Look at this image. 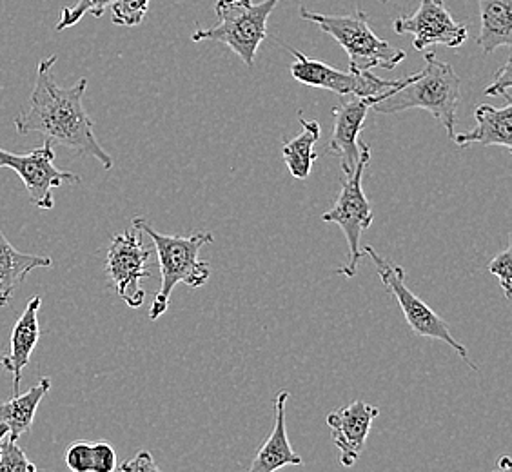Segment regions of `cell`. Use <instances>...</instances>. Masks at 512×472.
Returning a JSON list of instances; mask_svg holds the SVG:
<instances>
[{
	"label": "cell",
	"instance_id": "6da1fadb",
	"mask_svg": "<svg viewBox=\"0 0 512 472\" xmlns=\"http://www.w3.org/2000/svg\"><path fill=\"white\" fill-rule=\"evenodd\" d=\"M55 64L57 55L40 60L30 106L13 122L17 133H39L79 155L99 160L104 169L113 168V158L100 146L93 131L95 124L84 108L88 80L80 79L75 86L62 88L53 75Z\"/></svg>",
	"mask_w": 512,
	"mask_h": 472
},
{
	"label": "cell",
	"instance_id": "7a4b0ae2",
	"mask_svg": "<svg viewBox=\"0 0 512 472\" xmlns=\"http://www.w3.org/2000/svg\"><path fill=\"white\" fill-rule=\"evenodd\" d=\"M424 64L420 73L398 79V86L387 91L384 99L378 100L373 109L382 115L425 109L444 126L447 135L453 140L456 135V109L462 97V80L456 75L453 66L438 59L433 51L425 53Z\"/></svg>",
	"mask_w": 512,
	"mask_h": 472
},
{
	"label": "cell",
	"instance_id": "3957f363",
	"mask_svg": "<svg viewBox=\"0 0 512 472\" xmlns=\"http://www.w3.org/2000/svg\"><path fill=\"white\" fill-rule=\"evenodd\" d=\"M133 226L151 238L158 256L160 266V289L149 309V320H158L168 311L169 300L177 284L202 287L211 276V266L198 258L200 249L206 244H213L215 236L209 231H197L193 235H160L146 218H133Z\"/></svg>",
	"mask_w": 512,
	"mask_h": 472
},
{
	"label": "cell",
	"instance_id": "277c9868",
	"mask_svg": "<svg viewBox=\"0 0 512 472\" xmlns=\"http://www.w3.org/2000/svg\"><path fill=\"white\" fill-rule=\"evenodd\" d=\"M300 17L316 24L344 48L349 57V69L353 71L362 73L373 68L393 71L407 57L404 50L394 48L371 30L369 17L362 10H356L351 15H325L302 6Z\"/></svg>",
	"mask_w": 512,
	"mask_h": 472
},
{
	"label": "cell",
	"instance_id": "5b68a950",
	"mask_svg": "<svg viewBox=\"0 0 512 472\" xmlns=\"http://www.w3.org/2000/svg\"><path fill=\"white\" fill-rule=\"evenodd\" d=\"M280 0H217V24L197 30L193 42L215 40L235 51L247 68H253L260 44L267 39V20Z\"/></svg>",
	"mask_w": 512,
	"mask_h": 472
},
{
	"label": "cell",
	"instance_id": "8992f818",
	"mask_svg": "<svg viewBox=\"0 0 512 472\" xmlns=\"http://www.w3.org/2000/svg\"><path fill=\"white\" fill-rule=\"evenodd\" d=\"M362 253L373 260L376 273L380 276L382 284H384L385 289L393 295L394 300L400 305V309H402V313L405 316V322L411 327L414 335L444 342L451 349H454L463 362L469 365L473 371H478V365L474 364L473 360H471L469 351L451 335L449 324L445 322L444 318L438 315V313H434L433 309L425 304L422 298H418L407 287V284H405L404 267L391 264L387 258L378 255L371 246L362 247Z\"/></svg>",
	"mask_w": 512,
	"mask_h": 472
},
{
	"label": "cell",
	"instance_id": "52a82bcc",
	"mask_svg": "<svg viewBox=\"0 0 512 472\" xmlns=\"http://www.w3.org/2000/svg\"><path fill=\"white\" fill-rule=\"evenodd\" d=\"M369 162H371V148L364 144L362 157L358 160L355 171L342 178V187L336 197L335 206L322 215L324 222L336 224L344 231L345 240L349 246V262L340 269H336V275L353 278L358 273V262L364 258L360 240L365 229H369L373 224V206L362 189V180Z\"/></svg>",
	"mask_w": 512,
	"mask_h": 472
},
{
	"label": "cell",
	"instance_id": "ba28073f",
	"mask_svg": "<svg viewBox=\"0 0 512 472\" xmlns=\"http://www.w3.org/2000/svg\"><path fill=\"white\" fill-rule=\"evenodd\" d=\"M282 46L295 57V62L289 68L291 77L309 88L327 89L338 97H375L384 95L398 86V80L380 79L373 71H340L320 60L309 59L302 51L295 50L287 44Z\"/></svg>",
	"mask_w": 512,
	"mask_h": 472
},
{
	"label": "cell",
	"instance_id": "9c48e42d",
	"mask_svg": "<svg viewBox=\"0 0 512 472\" xmlns=\"http://www.w3.org/2000/svg\"><path fill=\"white\" fill-rule=\"evenodd\" d=\"M0 169H13L26 187L31 204L42 211H50L55 207V187L82 182L79 175L60 171L55 166V149L51 140H46L40 148L33 149L26 155H15L0 148Z\"/></svg>",
	"mask_w": 512,
	"mask_h": 472
},
{
	"label": "cell",
	"instance_id": "30bf717a",
	"mask_svg": "<svg viewBox=\"0 0 512 472\" xmlns=\"http://www.w3.org/2000/svg\"><path fill=\"white\" fill-rule=\"evenodd\" d=\"M151 249L144 246L140 229L133 226L111 240L106 256V273L117 295L131 307L138 309L146 302V291L140 286L144 278H149L148 262Z\"/></svg>",
	"mask_w": 512,
	"mask_h": 472
},
{
	"label": "cell",
	"instance_id": "8fae6325",
	"mask_svg": "<svg viewBox=\"0 0 512 472\" xmlns=\"http://www.w3.org/2000/svg\"><path fill=\"white\" fill-rule=\"evenodd\" d=\"M396 35H411L414 50L425 51L429 46L442 44L447 48H460L467 40L469 30L445 10L444 2L420 0V8L411 17L394 20Z\"/></svg>",
	"mask_w": 512,
	"mask_h": 472
},
{
	"label": "cell",
	"instance_id": "7c38bea8",
	"mask_svg": "<svg viewBox=\"0 0 512 472\" xmlns=\"http://www.w3.org/2000/svg\"><path fill=\"white\" fill-rule=\"evenodd\" d=\"M385 95L387 93L375 97H340V106L333 109L335 128L329 148L340 160L344 175H351L355 171L364 149V142H360V133L364 131L365 118L369 109H373L376 102L384 99Z\"/></svg>",
	"mask_w": 512,
	"mask_h": 472
},
{
	"label": "cell",
	"instance_id": "4fadbf2b",
	"mask_svg": "<svg viewBox=\"0 0 512 472\" xmlns=\"http://www.w3.org/2000/svg\"><path fill=\"white\" fill-rule=\"evenodd\" d=\"M380 409L365 404L364 400H355L338 411L327 414V425L331 429L333 443L340 451V463L344 467H353L364 453L365 442L371 431V425Z\"/></svg>",
	"mask_w": 512,
	"mask_h": 472
},
{
	"label": "cell",
	"instance_id": "5bb4252c",
	"mask_svg": "<svg viewBox=\"0 0 512 472\" xmlns=\"http://www.w3.org/2000/svg\"><path fill=\"white\" fill-rule=\"evenodd\" d=\"M42 305L40 296H33L24 313L20 315L17 324L13 327L11 333L10 353L4 356L2 365L6 367L8 373L13 374V391L19 393L20 380H22V371L24 367L30 364L31 354L40 340L39 311Z\"/></svg>",
	"mask_w": 512,
	"mask_h": 472
},
{
	"label": "cell",
	"instance_id": "9a60e30c",
	"mask_svg": "<svg viewBox=\"0 0 512 472\" xmlns=\"http://www.w3.org/2000/svg\"><path fill=\"white\" fill-rule=\"evenodd\" d=\"M289 400L287 391L276 394L275 400V427L273 433L267 438L260 451L256 454L255 462L251 463V472H273L284 469L287 465H302L304 460L300 454L293 451L286 427V404Z\"/></svg>",
	"mask_w": 512,
	"mask_h": 472
},
{
	"label": "cell",
	"instance_id": "2e32d148",
	"mask_svg": "<svg viewBox=\"0 0 512 472\" xmlns=\"http://www.w3.org/2000/svg\"><path fill=\"white\" fill-rule=\"evenodd\" d=\"M476 128L467 133L454 135L453 142L460 148L469 144H482V146H502L512 149V106L494 108L491 104H480L476 111Z\"/></svg>",
	"mask_w": 512,
	"mask_h": 472
},
{
	"label": "cell",
	"instance_id": "e0dca14e",
	"mask_svg": "<svg viewBox=\"0 0 512 472\" xmlns=\"http://www.w3.org/2000/svg\"><path fill=\"white\" fill-rule=\"evenodd\" d=\"M51 266L50 256L22 253L0 231V307L10 304L11 296L33 269H50Z\"/></svg>",
	"mask_w": 512,
	"mask_h": 472
},
{
	"label": "cell",
	"instance_id": "ac0fdd59",
	"mask_svg": "<svg viewBox=\"0 0 512 472\" xmlns=\"http://www.w3.org/2000/svg\"><path fill=\"white\" fill-rule=\"evenodd\" d=\"M482 28L478 46L485 55L512 46V0H478Z\"/></svg>",
	"mask_w": 512,
	"mask_h": 472
},
{
	"label": "cell",
	"instance_id": "d6986e66",
	"mask_svg": "<svg viewBox=\"0 0 512 472\" xmlns=\"http://www.w3.org/2000/svg\"><path fill=\"white\" fill-rule=\"evenodd\" d=\"M50 389V378H42L26 393H17L6 404H0V422L8 425L11 438L19 440L22 434L30 433L40 402L50 393Z\"/></svg>",
	"mask_w": 512,
	"mask_h": 472
},
{
	"label": "cell",
	"instance_id": "ffe728a7",
	"mask_svg": "<svg viewBox=\"0 0 512 472\" xmlns=\"http://www.w3.org/2000/svg\"><path fill=\"white\" fill-rule=\"evenodd\" d=\"M298 120H300L304 131L282 146V157H284V162H286L291 177L304 182L311 175V169H313V164H315L316 157H318L315 146L322 129H320V124L316 120H306L302 117V113L298 115Z\"/></svg>",
	"mask_w": 512,
	"mask_h": 472
},
{
	"label": "cell",
	"instance_id": "44dd1931",
	"mask_svg": "<svg viewBox=\"0 0 512 472\" xmlns=\"http://www.w3.org/2000/svg\"><path fill=\"white\" fill-rule=\"evenodd\" d=\"M113 2H115V0H79L75 6L62 10L55 30L64 31L68 30V28H73V26H77L80 20H82V17H86V15H93L95 19H100V17L106 13V10L111 8Z\"/></svg>",
	"mask_w": 512,
	"mask_h": 472
},
{
	"label": "cell",
	"instance_id": "7402d4cb",
	"mask_svg": "<svg viewBox=\"0 0 512 472\" xmlns=\"http://www.w3.org/2000/svg\"><path fill=\"white\" fill-rule=\"evenodd\" d=\"M35 472L37 465L28 460L26 453L17 445L10 434L0 442V472Z\"/></svg>",
	"mask_w": 512,
	"mask_h": 472
},
{
	"label": "cell",
	"instance_id": "603a6c76",
	"mask_svg": "<svg viewBox=\"0 0 512 472\" xmlns=\"http://www.w3.org/2000/svg\"><path fill=\"white\" fill-rule=\"evenodd\" d=\"M151 0H115L111 4V19L117 26H138L146 19Z\"/></svg>",
	"mask_w": 512,
	"mask_h": 472
},
{
	"label": "cell",
	"instance_id": "cb8c5ba5",
	"mask_svg": "<svg viewBox=\"0 0 512 472\" xmlns=\"http://www.w3.org/2000/svg\"><path fill=\"white\" fill-rule=\"evenodd\" d=\"M487 269L491 275L498 278L503 296L507 300H512V247L509 246L505 251L494 256Z\"/></svg>",
	"mask_w": 512,
	"mask_h": 472
},
{
	"label": "cell",
	"instance_id": "d4e9b609",
	"mask_svg": "<svg viewBox=\"0 0 512 472\" xmlns=\"http://www.w3.org/2000/svg\"><path fill=\"white\" fill-rule=\"evenodd\" d=\"M66 465L73 472H93V449L91 442H73L66 451Z\"/></svg>",
	"mask_w": 512,
	"mask_h": 472
},
{
	"label": "cell",
	"instance_id": "484cf974",
	"mask_svg": "<svg viewBox=\"0 0 512 472\" xmlns=\"http://www.w3.org/2000/svg\"><path fill=\"white\" fill-rule=\"evenodd\" d=\"M512 60H505L502 68L498 69V73L494 75V82L485 89L483 93L487 97H503L507 104H512Z\"/></svg>",
	"mask_w": 512,
	"mask_h": 472
},
{
	"label": "cell",
	"instance_id": "4316f807",
	"mask_svg": "<svg viewBox=\"0 0 512 472\" xmlns=\"http://www.w3.org/2000/svg\"><path fill=\"white\" fill-rule=\"evenodd\" d=\"M93 449V472H113L117 469V453L106 440L91 442Z\"/></svg>",
	"mask_w": 512,
	"mask_h": 472
},
{
	"label": "cell",
	"instance_id": "83f0119b",
	"mask_svg": "<svg viewBox=\"0 0 512 472\" xmlns=\"http://www.w3.org/2000/svg\"><path fill=\"white\" fill-rule=\"evenodd\" d=\"M120 471L124 472H157L158 467L155 460H153V454L149 451H140V453L131 458L128 462L120 465Z\"/></svg>",
	"mask_w": 512,
	"mask_h": 472
},
{
	"label": "cell",
	"instance_id": "f1b7e54d",
	"mask_svg": "<svg viewBox=\"0 0 512 472\" xmlns=\"http://www.w3.org/2000/svg\"><path fill=\"white\" fill-rule=\"evenodd\" d=\"M511 467V458H509V456H502V458H500V462H498V469H503V471H509Z\"/></svg>",
	"mask_w": 512,
	"mask_h": 472
},
{
	"label": "cell",
	"instance_id": "f546056e",
	"mask_svg": "<svg viewBox=\"0 0 512 472\" xmlns=\"http://www.w3.org/2000/svg\"><path fill=\"white\" fill-rule=\"evenodd\" d=\"M8 434H10L8 425H4V423L0 422V442H2V438H4V436H8Z\"/></svg>",
	"mask_w": 512,
	"mask_h": 472
},
{
	"label": "cell",
	"instance_id": "4dcf8cb0",
	"mask_svg": "<svg viewBox=\"0 0 512 472\" xmlns=\"http://www.w3.org/2000/svg\"><path fill=\"white\" fill-rule=\"evenodd\" d=\"M2 360H4V356H0V364H2Z\"/></svg>",
	"mask_w": 512,
	"mask_h": 472
},
{
	"label": "cell",
	"instance_id": "1f68e13d",
	"mask_svg": "<svg viewBox=\"0 0 512 472\" xmlns=\"http://www.w3.org/2000/svg\"><path fill=\"white\" fill-rule=\"evenodd\" d=\"M380 2H382V4H385V2H389V0H380Z\"/></svg>",
	"mask_w": 512,
	"mask_h": 472
},
{
	"label": "cell",
	"instance_id": "d6a6232c",
	"mask_svg": "<svg viewBox=\"0 0 512 472\" xmlns=\"http://www.w3.org/2000/svg\"><path fill=\"white\" fill-rule=\"evenodd\" d=\"M436 2H444V0H436Z\"/></svg>",
	"mask_w": 512,
	"mask_h": 472
}]
</instances>
